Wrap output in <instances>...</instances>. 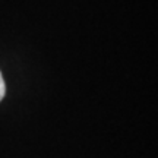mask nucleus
Masks as SVG:
<instances>
[{"label":"nucleus","instance_id":"obj_1","mask_svg":"<svg viewBox=\"0 0 158 158\" xmlns=\"http://www.w3.org/2000/svg\"><path fill=\"white\" fill-rule=\"evenodd\" d=\"M5 92H6V85H5V81H3V76H2V72H0V101L3 100Z\"/></svg>","mask_w":158,"mask_h":158}]
</instances>
